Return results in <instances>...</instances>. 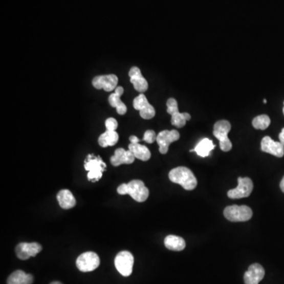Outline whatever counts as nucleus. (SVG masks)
Instances as JSON below:
<instances>
[{"mask_svg":"<svg viewBox=\"0 0 284 284\" xmlns=\"http://www.w3.org/2000/svg\"><path fill=\"white\" fill-rule=\"evenodd\" d=\"M260 147L262 151L266 154H271L279 158L284 156L283 145L280 142L273 141L270 137L266 136L262 139Z\"/></svg>","mask_w":284,"mask_h":284,"instance_id":"14","label":"nucleus"},{"mask_svg":"<svg viewBox=\"0 0 284 284\" xmlns=\"http://www.w3.org/2000/svg\"><path fill=\"white\" fill-rule=\"evenodd\" d=\"M33 279H34L31 274L26 273L21 270H17L9 276L7 284H32Z\"/></svg>","mask_w":284,"mask_h":284,"instance_id":"20","label":"nucleus"},{"mask_svg":"<svg viewBox=\"0 0 284 284\" xmlns=\"http://www.w3.org/2000/svg\"><path fill=\"white\" fill-rule=\"evenodd\" d=\"M124 93V89L122 86H117L115 93H112L109 96L108 102L112 107H116L118 114L122 116L125 115L127 112V107L126 104L121 100V97Z\"/></svg>","mask_w":284,"mask_h":284,"instance_id":"18","label":"nucleus"},{"mask_svg":"<svg viewBox=\"0 0 284 284\" xmlns=\"http://www.w3.org/2000/svg\"><path fill=\"white\" fill-rule=\"evenodd\" d=\"M134 263H135V258L132 253H129V251H121L116 255L115 259V265L118 272L122 276L126 277L130 276L132 274Z\"/></svg>","mask_w":284,"mask_h":284,"instance_id":"6","label":"nucleus"},{"mask_svg":"<svg viewBox=\"0 0 284 284\" xmlns=\"http://www.w3.org/2000/svg\"><path fill=\"white\" fill-rule=\"evenodd\" d=\"M226 219L231 222H246L253 216V211L246 205H231L224 211Z\"/></svg>","mask_w":284,"mask_h":284,"instance_id":"3","label":"nucleus"},{"mask_svg":"<svg viewBox=\"0 0 284 284\" xmlns=\"http://www.w3.org/2000/svg\"><path fill=\"white\" fill-rule=\"evenodd\" d=\"M265 269L259 264H253L244 275L246 284H258L265 276Z\"/></svg>","mask_w":284,"mask_h":284,"instance_id":"15","label":"nucleus"},{"mask_svg":"<svg viewBox=\"0 0 284 284\" xmlns=\"http://www.w3.org/2000/svg\"><path fill=\"white\" fill-rule=\"evenodd\" d=\"M264 103H267V100H265V99L264 100Z\"/></svg>","mask_w":284,"mask_h":284,"instance_id":"33","label":"nucleus"},{"mask_svg":"<svg viewBox=\"0 0 284 284\" xmlns=\"http://www.w3.org/2000/svg\"><path fill=\"white\" fill-rule=\"evenodd\" d=\"M84 167L85 170H88L87 179L89 181L97 182L103 176L107 165L100 157H95L93 154H90L84 160Z\"/></svg>","mask_w":284,"mask_h":284,"instance_id":"2","label":"nucleus"},{"mask_svg":"<svg viewBox=\"0 0 284 284\" xmlns=\"http://www.w3.org/2000/svg\"><path fill=\"white\" fill-rule=\"evenodd\" d=\"M280 189L281 190H282V191L284 193V176L283 178H282V180H281Z\"/></svg>","mask_w":284,"mask_h":284,"instance_id":"31","label":"nucleus"},{"mask_svg":"<svg viewBox=\"0 0 284 284\" xmlns=\"http://www.w3.org/2000/svg\"><path fill=\"white\" fill-rule=\"evenodd\" d=\"M129 150L132 151L135 158L142 160V161H147L151 157V152H150L149 149L145 145H140L139 143L129 144Z\"/></svg>","mask_w":284,"mask_h":284,"instance_id":"24","label":"nucleus"},{"mask_svg":"<svg viewBox=\"0 0 284 284\" xmlns=\"http://www.w3.org/2000/svg\"><path fill=\"white\" fill-rule=\"evenodd\" d=\"M127 194L138 202H144L148 199L149 190L145 183L135 179L127 183Z\"/></svg>","mask_w":284,"mask_h":284,"instance_id":"9","label":"nucleus"},{"mask_svg":"<svg viewBox=\"0 0 284 284\" xmlns=\"http://www.w3.org/2000/svg\"><path fill=\"white\" fill-rule=\"evenodd\" d=\"M135 157L132 151H126L124 148H119L116 150L115 154L111 157V163L114 167H118L121 164H130L135 161Z\"/></svg>","mask_w":284,"mask_h":284,"instance_id":"17","label":"nucleus"},{"mask_svg":"<svg viewBox=\"0 0 284 284\" xmlns=\"http://www.w3.org/2000/svg\"><path fill=\"white\" fill-rule=\"evenodd\" d=\"M107 130L116 131L118 128V122L114 118H108L105 122Z\"/></svg>","mask_w":284,"mask_h":284,"instance_id":"27","label":"nucleus"},{"mask_svg":"<svg viewBox=\"0 0 284 284\" xmlns=\"http://www.w3.org/2000/svg\"><path fill=\"white\" fill-rule=\"evenodd\" d=\"M129 79L135 90L139 93H143L147 91L148 88V81L141 74L139 68L133 67L129 71Z\"/></svg>","mask_w":284,"mask_h":284,"instance_id":"16","label":"nucleus"},{"mask_svg":"<svg viewBox=\"0 0 284 284\" xmlns=\"http://www.w3.org/2000/svg\"><path fill=\"white\" fill-rule=\"evenodd\" d=\"M253 189V183L250 178L239 177L238 179V186L234 189H230L227 192V196L231 199H240L247 198L251 194Z\"/></svg>","mask_w":284,"mask_h":284,"instance_id":"8","label":"nucleus"},{"mask_svg":"<svg viewBox=\"0 0 284 284\" xmlns=\"http://www.w3.org/2000/svg\"><path fill=\"white\" fill-rule=\"evenodd\" d=\"M50 284H62V282H58V281H55V282H51Z\"/></svg>","mask_w":284,"mask_h":284,"instance_id":"32","label":"nucleus"},{"mask_svg":"<svg viewBox=\"0 0 284 284\" xmlns=\"http://www.w3.org/2000/svg\"><path fill=\"white\" fill-rule=\"evenodd\" d=\"M119 78L116 74H107L95 77L93 79V85L97 90H103L106 92H112L117 88Z\"/></svg>","mask_w":284,"mask_h":284,"instance_id":"11","label":"nucleus"},{"mask_svg":"<svg viewBox=\"0 0 284 284\" xmlns=\"http://www.w3.org/2000/svg\"><path fill=\"white\" fill-rule=\"evenodd\" d=\"M164 245L166 248L173 251H182L186 247V242L182 237L179 236L170 235L167 236L164 239Z\"/></svg>","mask_w":284,"mask_h":284,"instance_id":"21","label":"nucleus"},{"mask_svg":"<svg viewBox=\"0 0 284 284\" xmlns=\"http://www.w3.org/2000/svg\"><path fill=\"white\" fill-rule=\"evenodd\" d=\"M133 106L139 111L140 116L144 119H151L155 116L156 111L154 106L150 104L145 95L140 94L133 102Z\"/></svg>","mask_w":284,"mask_h":284,"instance_id":"10","label":"nucleus"},{"mask_svg":"<svg viewBox=\"0 0 284 284\" xmlns=\"http://www.w3.org/2000/svg\"><path fill=\"white\" fill-rule=\"evenodd\" d=\"M271 119L269 116L267 115H260V116H257L253 119L252 124L253 127L257 129H267L270 126Z\"/></svg>","mask_w":284,"mask_h":284,"instance_id":"25","label":"nucleus"},{"mask_svg":"<svg viewBox=\"0 0 284 284\" xmlns=\"http://www.w3.org/2000/svg\"><path fill=\"white\" fill-rule=\"evenodd\" d=\"M129 141L132 144L139 143L140 139L138 137L132 135V136L129 137Z\"/></svg>","mask_w":284,"mask_h":284,"instance_id":"29","label":"nucleus"},{"mask_svg":"<svg viewBox=\"0 0 284 284\" xmlns=\"http://www.w3.org/2000/svg\"><path fill=\"white\" fill-rule=\"evenodd\" d=\"M42 250L41 245L37 243H21L16 246L17 257L21 260H28L30 257H36Z\"/></svg>","mask_w":284,"mask_h":284,"instance_id":"12","label":"nucleus"},{"mask_svg":"<svg viewBox=\"0 0 284 284\" xmlns=\"http://www.w3.org/2000/svg\"><path fill=\"white\" fill-rule=\"evenodd\" d=\"M180 135L176 129L172 130H164L159 133L157 135V142L159 145V150L161 154H166L169 149V145L172 142L178 141Z\"/></svg>","mask_w":284,"mask_h":284,"instance_id":"13","label":"nucleus"},{"mask_svg":"<svg viewBox=\"0 0 284 284\" xmlns=\"http://www.w3.org/2000/svg\"><path fill=\"white\" fill-rule=\"evenodd\" d=\"M215 145L213 144V141L208 138H203L202 141L198 142L193 149L190 151H196L199 157H207L210 155L211 151L215 148Z\"/></svg>","mask_w":284,"mask_h":284,"instance_id":"22","label":"nucleus"},{"mask_svg":"<svg viewBox=\"0 0 284 284\" xmlns=\"http://www.w3.org/2000/svg\"><path fill=\"white\" fill-rule=\"evenodd\" d=\"M167 112L171 116V124L178 128H183L191 116L189 113L179 112L176 99L170 98L167 101Z\"/></svg>","mask_w":284,"mask_h":284,"instance_id":"5","label":"nucleus"},{"mask_svg":"<svg viewBox=\"0 0 284 284\" xmlns=\"http://www.w3.org/2000/svg\"><path fill=\"white\" fill-rule=\"evenodd\" d=\"M157 135H156L155 131L147 130L144 135L143 141L148 144L154 143V141H157Z\"/></svg>","mask_w":284,"mask_h":284,"instance_id":"26","label":"nucleus"},{"mask_svg":"<svg viewBox=\"0 0 284 284\" xmlns=\"http://www.w3.org/2000/svg\"><path fill=\"white\" fill-rule=\"evenodd\" d=\"M279 142H280L284 147V128L282 129V131H281L280 134H279Z\"/></svg>","mask_w":284,"mask_h":284,"instance_id":"30","label":"nucleus"},{"mask_svg":"<svg viewBox=\"0 0 284 284\" xmlns=\"http://www.w3.org/2000/svg\"><path fill=\"white\" fill-rule=\"evenodd\" d=\"M231 125L227 120H220L215 122L213 128V135L220 141V147L224 151H229L232 148V143L228 138V133Z\"/></svg>","mask_w":284,"mask_h":284,"instance_id":"4","label":"nucleus"},{"mask_svg":"<svg viewBox=\"0 0 284 284\" xmlns=\"http://www.w3.org/2000/svg\"><path fill=\"white\" fill-rule=\"evenodd\" d=\"M100 257L94 252H85L76 260L77 268L82 272H93L100 265Z\"/></svg>","mask_w":284,"mask_h":284,"instance_id":"7","label":"nucleus"},{"mask_svg":"<svg viewBox=\"0 0 284 284\" xmlns=\"http://www.w3.org/2000/svg\"><path fill=\"white\" fill-rule=\"evenodd\" d=\"M57 200L63 209H71L76 205L75 198L69 189L60 190L57 194Z\"/></svg>","mask_w":284,"mask_h":284,"instance_id":"19","label":"nucleus"},{"mask_svg":"<svg viewBox=\"0 0 284 284\" xmlns=\"http://www.w3.org/2000/svg\"><path fill=\"white\" fill-rule=\"evenodd\" d=\"M282 112H283V115H284V103H283V108H282Z\"/></svg>","mask_w":284,"mask_h":284,"instance_id":"34","label":"nucleus"},{"mask_svg":"<svg viewBox=\"0 0 284 284\" xmlns=\"http://www.w3.org/2000/svg\"><path fill=\"white\" fill-rule=\"evenodd\" d=\"M118 193L121 195L127 194V184L126 183H122L118 187Z\"/></svg>","mask_w":284,"mask_h":284,"instance_id":"28","label":"nucleus"},{"mask_svg":"<svg viewBox=\"0 0 284 284\" xmlns=\"http://www.w3.org/2000/svg\"><path fill=\"white\" fill-rule=\"evenodd\" d=\"M169 179L172 183L180 185L186 190H193L198 185V180L190 169L178 167L169 172Z\"/></svg>","mask_w":284,"mask_h":284,"instance_id":"1","label":"nucleus"},{"mask_svg":"<svg viewBox=\"0 0 284 284\" xmlns=\"http://www.w3.org/2000/svg\"><path fill=\"white\" fill-rule=\"evenodd\" d=\"M119 141V135L116 131L106 130L99 137V145L103 148L114 146Z\"/></svg>","mask_w":284,"mask_h":284,"instance_id":"23","label":"nucleus"}]
</instances>
